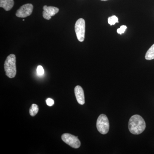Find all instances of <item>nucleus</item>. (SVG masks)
Returning <instances> with one entry per match:
<instances>
[{
    "mask_svg": "<svg viewBox=\"0 0 154 154\" xmlns=\"http://www.w3.org/2000/svg\"><path fill=\"white\" fill-rule=\"evenodd\" d=\"M146 123L140 116L134 115L130 119L128 129L132 134L138 135L143 132L146 128Z\"/></svg>",
    "mask_w": 154,
    "mask_h": 154,
    "instance_id": "1",
    "label": "nucleus"
},
{
    "mask_svg": "<svg viewBox=\"0 0 154 154\" xmlns=\"http://www.w3.org/2000/svg\"><path fill=\"white\" fill-rule=\"evenodd\" d=\"M6 75L13 79L17 74L16 56L14 54L9 55L6 58L4 64Z\"/></svg>",
    "mask_w": 154,
    "mask_h": 154,
    "instance_id": "2",
    "label": "nucleus"
},
{
    "mask_svg": "<svg viewBox=\"0 0 154 154\" xmlns=\"http://www.w3.org/2000/svg\"><path fill=\"white\" fill-rule=\"evenodd\" d=\"M96 127L98 131L102 134L108 133L109 130V120L105 114L99 116L96 122Z\"/></svg>",
    "mask_w": 154,
    "mask_h": 154,
    "instance_id": "3",
    "label": "nucleus"
},
{
    "mask_svg": "<svg viewBox=\"0 0 154 154\" xmlns=\"http://www.w3.org/2000/svg\"><path fill=\"white\" fill-rule=\"evenodd\" d=\"M75 30L78 40L82 42L85 40V22L82 18L77 20L75 24Z\"/></svg>",
    "mask_w": 154,
    "mask_h": 154,
    "instance_id": "4",
    "label": "nucleus"
},
{
    "mask_svg": "<svg viewBox=\"0 0 154 154\" xmlns=\"http://www.w3.org/2000/svg\"><path fill=\"white\" fill-rule=\"evenodd\" d=\"M62 140L67 144L75 149H78L81 146V142L78 137L68 133L64 134L61 136Z\"/></svg>",
    "mask_w": 154,
    "mask_h": 154,
    "instance_id": "5",
    "label": "nucleus"
},
{
    "mask_svg": "<svg viewBox=\"0 0 154 154\" xmlns=\"http://www.w3.org/2000/svg\"><path fill=\"white\" fill-rule=\"evenodd\" d=\"M33 6L31 4H27L23 5L17 10L16 15L19 18H25L30 16L33 10Z\"/></svg>",
    "mask_w": 154,
    "mask_h": 154,
    "instance_id": "6",
    "label": "nucleus"
},
{
    "mask_svg": "<svg viewBox=\"0 0 154 154\" xmlns=\"http://www.w3.org/2000/svg\"><path fill=\"white\" fill-rule=\"evenodd\" d=\"M43 17L46 20H50L51 19V17L54 16L55 14L58 13L59 9L56 7L52 6L45 5L43 7Z\"/></svg>",
    "mask_w": 154,
    "mask_h": 154,
    "instance_id": "7",
    "label": "nucleus"
},
{
    "mask_svg": "<svg viewBox=\"0 0 154 154\" xmlns=\"http://www.w3.org/2000/svg\"><path fill=\"white\" fill-rule=\"evenodd\" d=\"M75 94L78 103L80 105H84L85 103V94L84 90L81 86H76L75 88Z\"/></svg>",
    "mask_w": 154,
    "mask_h": 154,
    "instance_id": "8",
    "label": "nucleus"
},
{
    "mask_svg": "<svg viewBox=\"0 0 154 154\" xmlns=\"http://www.w3.org/2000/svg\"><path fill=\"white\" fill-rule=\"evenodd\" d=\"M14 0H0V7L6 11H9L14 7Z\"/></svg>",
    "mask_w": 154,
    "mask_h": 154,
    "instance_id": "9",
    "label": "nucleus"
},
{
    "mask_svg": "<svg viewBox=\"0 0 154 154\" xmlns=\"http://www.w3.org/2000/svg\"><path fill=\"white\" fill-rule=\"evenodd\" d=\"M145 59L147 60L154 59V44L147 51L145 55Z\"/></svg>",
    "mask_w": 154,
    "mask_h": 154,
    "instance_id": "10",
    "label": "nucleus"
},
{
    "mask_svg": "<svg viewBox=\"0 0 154 154\" xmlns=\"http://www.w3.org/2000/svg\"><path fill=\"white\" fill-rule=\"evenodd\" d=\"M38 105L36 104H33L31 105L29 110V113L30 116H34L38 113Z\"/></svg>",
    "mask_w": 154,
    "mask_h": 154,
    "instance_id": "11",
    "label": "nucleus"
},
{
    "mask_svg": "<svg viewBox=\"0 0 154 154\" xmlns=\"http://www.w3.org/2000/svg\"><path fill=\"white\" fill-rule=\"evenodd\" d=\"M108 22L110 25H114L118 23V18L116 16H113L108 18Z\"/></svg>",
    "mask_w": 154,
    "mask_h": 154,
    "instance_id": "12",
    "label": "nucleus"
},
{
    "mask_svg": "<svg viewBox=\"0 0 154 154\" xmlns=\"http://www.w3.org/2000/svg\"><path fill=\"white\" fill-rule=\"evenodd\" d=\"M36 72L38 75H42L44 73V69L41 66H38L36 69Z\"/></svg>",
    "mask_w": 154,
    "mask_h": 154,
    "instance_id": "13",
    "label": "nucleus"
},
{
    "mask_svg": "<svg viewBox=\"0 0 154 154\" xmlns=\"http://www.w3.org/2000/svg\"><path fill=\"white\" fill-rule=\"evenodd\" d=\"M127 27L125 25H122L120 28H118L117 30V33L119 34H122L124 33L125 31L126 30Z\"/></svg>",
    "mask_w": 154,
    "mask_h": 154,
    "instance_id": "14",
    "label": "nucleus"
},
{
    "mask_svg": "<svg viewBox=\"0 0 154 154\" xmlns=\"http://www.w3.org/2000/svg\"><path fill=\"white\" fill-rule=\"evenodd\" d=\"M46 104L49 106H52L54 104V101L52 99L48 98L46 100Z\"/></svg>",
    "mask_w": 154,
    "mask_h": 154,
    "instance_id": "15",
    "label": "nucleus"
},
{
    "mask_svg": "<svg viewBox=\"0 0 154 154\" xmlns=\"http://www.w3.org/2000/svg\"><path fill=\"white\" fill-rule=\"evenodd\" d=\"M101 1H107V0H101Z\"/></svg>",
    "mask_w": 154,
    "mask_h": 154,
    "instance_id": "16",
    "label": "nucleus"
}]
</instances>
